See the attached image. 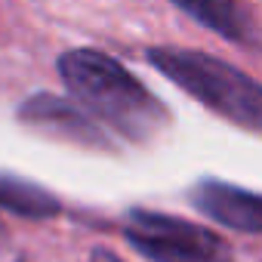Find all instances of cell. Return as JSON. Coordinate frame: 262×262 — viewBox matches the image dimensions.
I'll use <instances>...</instances> for the list:
<instances>
[{
	"label": "cell",
	"mask_w": 262,
	"mask_h": 262,
	"mask_svg": "<svg viewBox=\"0 0 262 262\" xmlns=\"http://www.w3.org/2000/svg\"><path fill=\"white\" fill-rule=\"evenodd\" d=\"M56 71L68 96L126 142L148 145L170 126L167 105L123 62L102 50L74 47L56 59Z\"/></svg>",
	"instance_id": "6da1fadb"
},
{
	"label": "cell",
	"mask_w": 262,
	"mask_h": 262,
	"mask_svg": "<svg viewBox=\"0 0 262 262\" xmlns=\"http://www.w3.org/2000/svg\"><path fill=\"white\" fill-rule=\"evenodd\" d=\"M145 62L216 117L262 136V83L247 71L188 47H148Z\"/></svg>",
	"instance_id": "7a4b0ae2"
},
{
	"label": "cell",
	"mask_w": 262,
	"mask_h": 262,
	"mask_svg": "<svg viewBox=\"0 0 262 262\" xmlns=\"http://www.w3.org/2000/svg\"><path fill=\"white\" fill-rule=\"evenodd\" d=\"M120 234L148 262H234L231 244L222 234L161 210H126Z\"/></svg>",
	"instance_id": "3957f363"
},
{
	"label": "cell",
	"mask_w": 262,
	"mask_h": 262,
	"mask_svg": "<svg viewBox=\"0 0 262 262\" xmlns=\"http://www.w3.org/2000/svg\"><path fill=\"white\" fill-rule=\"evenodd\" d=\"M16 117L25 126L37 129V133L59 139V142H68V145H80L90 151H114L117 148V136L71 96L31 93L19 105Z\"/></svg>",
	"instance_id": "277c9868"
},
{
	"label": "cell",
	"mask_w": 262,
	"mask_h": 262,
	"mask_svg": "<svg viewBox=\"0 0 262 262\" xmlns=\"http://www.w3.org/2000/svg\"><path fill=\"white\" fill-rule=\"evenodd\" d=\"M188 201L198 213L244 234H262V194L216 176H204L188 188Z\"/></svg>",
	"instance_id": "5b68a950"
},
{
	"label": "cell",
	"mask_w": 262,
	"mask_h": 262,
	"mask_svg": "<svg viewBox=\"0 0 262 262\" xmlns=\"http://www.w3.org/2000/svg\"><path fill=\"white\" fill-rule=\"evenodd\" d=\"M173 7L228 43L259 47V28L247 0H173Z\"/></svg>",
	"instance_id": "8992f818"
},
{
	"label": "cell",
	"mask_w": 262,
	"mask_h": 262,
	"mask_svg": "<svg viewBox=\"0 0 262 262\" xmlns=\"http://www.w3.org/2000/svg\"><path fill=\"white\" fill-rule=\"evenodd\" d=\"M0 210H7L19 219L47 222L62 213V201L37 182H28L16 173L0 170Z\"/></svg>",
	"instance_id": "52a82bcc"
},
{
	"label": "cell",
	"mask_w": 262,
	"mask_h": 262,
	"mask_svg": "<svg viewBox=\"0 0 262 262\" xmlns=\"http://www.w3.org/2000/svg\"><path fill=\"white\" fill-rule=\"evenodd\" d=\"M93 262H120L111 250H105V247H96L93 250Z\"/></svg>",
	"instance_id": "ba28073f"
},
{
	"label": "cell",
	"mask_w": 262,
	"mask_h": 262,
	"mask_svg": "<svg viewBox=\"0 0 262 262\" xmlns=\"http://www.w3.org/2000/svg\"><path fill=\"white\" fill-rule=\"evenodd\" d=\"M0 237H4V225H0Z\"/></svg>",
	"instance_id": "9c48e42d"
},
{
	"label": "cell",
	"mask_w": 262,
	"mask_h": 262,
	"mask_svg": "<svg viewBox=\"0 0 262 262\" xmlns=\"http://www.w3.org/2000/svg\"><path fill=\"white\" fill-rule=\"evenodd\" d=\"M16 262H28V259H16Z\"/></svg>",
	"instance_id": "30bf717a"
}]
</instances>
